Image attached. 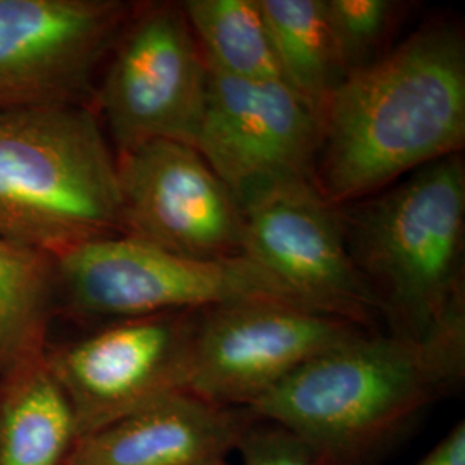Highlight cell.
Segmentation results:
<instances>
[{"instance_id":"cell-17","label":"cell","mask_w":465,"mask_h":465,"mask_svg":"<svg viewBox=\"0 0 465 465\" xmlns=\"http://www.w3.org/2000/svg\"><path fill=\"white\" fill-rule=\"evenodd\" d=\"M182 9L211 71L282 82L257 0H188Z\"/></svg>"},{"instance_id":"cell-4","label":"cell","mask_w":465,"mask_h":465,"mask_svg":"<svg viewBox=\"0 0 465 465\" xmlns=\"http://www.w3.org/2000/svg\"><path fill=\"white\" fill-rule=\"evenodd\" d=\"M123 234L116 155L88 105L0 113V236L50 257Z\"/></svg>"},{"instance_id":"cell-10","label":"cell","mask_w":465,"mask_h":465,"mask_svg":"<svg viewBox=\"0 0 465 465\" xmlns=\"http://www.w3.org/2000/svg\"><path fill=\"white\" fill-rule=\"evenodd\" d=\"M134 11L121 0H0V113L86 105Z\"/></svg>"},{"instance_id":"cell-18","label":"cell","mask_w":465,"mask_h":465,"mask_svg":"<svg viewBox=\"0 0 465 465\" xmlns=\"http://www.w3.org/2000/svg\"><path fill=\"white\" fill-rule=\"evenodd\" d=\"M340 63L350 73L369 66L401 9L393 0H324Z\"/></svg>"},{"instance_id":"cell-15","label":"cell","mask_w":465,"mask_h":465,"mask_svg":"<svg viewBox=\"0 0 465 465\" xmlns=\"http://www.w3.org/2000/svg\"><path fill=\"white\" fill-rule=\"evenodd\" d=\"M54 257L0 236V382L45 359Z\"/></svg>"},{"instance_id":"cell-13","label":"cell","mask_w":465,"mask_h":465,"mask_svg":"<svg viewBox=\"0 0 465 465\" xmlns=\"http://www.w3.org/2000/svg\"><path fill=\"white\" fill-rule=\"evenodd\" d=\"M257 416L174 391L76 438L64 465H205L228 460Z\"/></svg>"},{"instance_id":"cell-19","label":"cell","mask_w":465,"mask_h":465,"mask_svg":"<svg viewBox=\"0 0 465 465\" xmlns=\"http://www.w3.org/2000/svg\"><path fill=\"white\" fill-rule=\"evenodd\" d=\"M236 451L242 465H314L293 434L261 417L243 434Z\"/></svg>"},{"instance_id":"cell-8","label":"cell","mask_w":465,"mask_h":465,"mask_svg":"<svg viewBox=\"0 0 465 465\" xmlns=\"http://www.w3.org/2000/svg\"><path fill=\"white\" fill-rule=\"evenodd\" d=\"M249 257L302 307L371 330L381 305L350 257L341 216L312 182L276 184L243 205Z\"/></svg>"},{"instance_id":"cell-21","label":"cell","mask_w":465,"mask_h":465,"mask_svg":"<svg viewBox=\"0 0 465 465\" xmlns=\"http://www.w3.org/2000/svg\"><path fill=\"white\" fill-rule=\"evenodd\" d=\"M205 465H230V464H228V460H219V462H213V464H205Z\"/></svg>"},{"instance_id":"cell-1","label":"cell","mask_w":465,"mask_h":465,"mask_svg":"<svg viewBox=\"0 0 465 465\" xmlns=\"http://www.w3.org/2000/svg\"><path fill=\"white\" fill-rule=\"evenodd\" d=\"M314 184L338 207L382 192L465 142V47L422 28L349 76L319 111Z\"/></svg>"},{"instance_id":"cell-14","label":"cell","mask_w":465,"mask_h":465,"mask_svg":"<svg viewBox=\"0 0 465 465\" xmlns=\"http://www.w3.org/2000/svg\"><path fill=\"white\" fill-rule=\"evenodd\" d=\"M78 438L45 359L0 382V465H64Z\"/></svg>"},{"instance_id":"cell-3","label":"cell","mask_w":465,"mask_h":465,"mask_svg":"<svg viewBox=\"0 0 465 465\" xmlns=\"http://www.w3.org/2000/svg\"><path fill=\"white\" fill-rule=\"evenodd\" d=\"M343 221L350 257L391 331L430 336L465 317V166L459 153L411 173Z\"/></svg>"},{"instance_id":"cell-5","label":"cell","mask_w":465,"mask_h":465,"mask_svg":"<svg viewBox=\"0 0 465 465\" xmlns=\"http://www.w3.org/2000/svg\"><path fill=\"white\" fill-rule=\"evenodd\" d=\"M54 274L55 300L67 314L107 322L205 311L245 300L299 305L245 255L186 257L126 234L90 240L61 252L54 257Z\"/></svg>"},{"instance_id":"cell-7","label":"cell","mask_w":465,"mask_h":465,"mask_svg":"<svg viewBox=\"0 0 465 465\" xmlns=\"http://www.w3.org/2000/svg\"><path fill=\"white\" fill-rule=\"evenodd\" d=\"M372 331L278 300H245L200 311L186 391L249 409L328 350Z\"/></svg>"},{"instance_id":"cell-6","label":"cell","mask_w":465,"mask_h":465,"mask_svg":"<svg viewBox=\"0 0 465 465\" xmlns=\"http://www.w3.org/2000/svg\"><path fill=\"white\" fill-rule=\"evenodd\" d=\"M97 90L116 153L153 140L195 147L209 69L182 5L134 7Z\"/></svg>"},{"instance_id":"cell-12","label":"cell","mask_w":465,"mask_h":465,"mask_svg":"<svg viewBox=\"0 0 465 465\" xmlns=\"http://www.w3.org/2000/svg\"><path fill=\"white\" fill-rule=\"evenodd\" d=\"M319 134L316 111L282 80L209 69L195 149L240 205L276 184L314 183Z\"/></svg>"},{"instance_id":"cell-16","label":"cell","mask_w":465,"mask_h":465,"mask_svg":"<svg viewBox=\"0 0 465 465\" xmlns=\"http://www.w3.org/2000/svg\"><path fill=\"white\" fill-rule=\"evenodd\" d=\"M282 78L319 116L345 80L324 0H257Z\"/></svg>"},{"instance_id":"cell-20","label":"cell","mask_w":465,"mask_h":465,"mask_svg":"<svg viewBox=\"0 0 465 465\" xmlns=\"http://www.w3.org/2000/svg\"><path fill=\"white\" fill-rule=\"evenodd\" d=\"M417 465H465V424L460 420Z\"/></svg>"},{"instance_id":"cell-9","label":"cell","mask_w":465,"mask_h":465,"mask_svg":"<svg viewBox=\"0 0 465 465\" xmlns=\"http://www.w3.org/2000/svg\"><path fill=\"white\" fill-rule=\"evenodd\" d=\"M200 311L113 321L80 340L47 347L78 438L174 391H186Z\"/></svg>"},{"instance_id":"cell-2","label":"cell","mask_w":465,"mask_h":465,"mask_svg":"<svg viewBox=\"0 0 465 465\" xmlns=\"http://www.w3.org/2000/svg\"><path fill=\"white\" fill-rule=\"evenodd\" d=\"M464 371L465 317L424 338L367 331L303 364L249 411L293 434L314 465H369Z\"/></svg>"},{"instance_id":"cell-11","label":"cell","mask_w":465,"mask_h":465,"mask_svg":"<svg viewBox=\"0 0 465 465\" xmlns=\"http://www.w3.org/2000/svg\"><path fill=\"white\" fill-rule=\"evenodd\" d=\"M116 164L123 234L186 257L243 255V207L195 147L153 140Z\"/></svg>"}]
</instances>
